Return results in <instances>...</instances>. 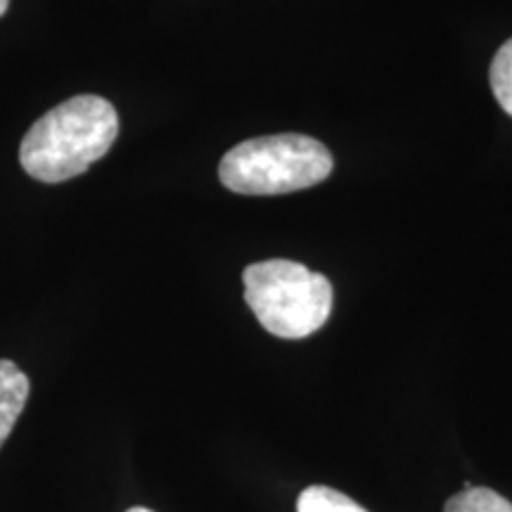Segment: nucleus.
Listing matches in <instances>:
<instances>
[{
  "instance_id": "5",
  "label": "nucleus",
  "mask_w": 512,
  "mask_h": 512,
  "mask_svg": "<svg viewBox=\"0 0 512 512\" xmlns=\"http://www.w3.org/2000/svg\"><path fill=\"white\" fill-rule=\"evenodd\" d=\"M297 512H368L354 498L330 486H309L297 498Z\"/></svg>"
},
{
  "instance_id": "3",
  "label": "nucleus",
  "mask_w": 512,
  "mask_h": 512,
  "mask_svg": "<svg viewBox=\"0 0 512 512\" xmlns=\"http://www.w3.org/2000/svg\"><path fill=\"white\" fill-rule=\"evenodd\" d=\"M245 302L261 328L283 339H304L328 323L332 285L325 275L287 259L245 268Z\"/></svg>"
},
{
  "instance_id": "4",
  "label": "nucleus",
  "mask_w": 512,
  "mask_h": 512,
  "mask_svg": "<svg viewBox=\"0 0 512 512\" xmlns=\"http://www.w3.org/2000/svg\"><path fill=\"white\" fill-rule=\"evenodd\" d=\"M29 399V377L17 368V363L0 358V446L15 430L19 415Z\"/></svg>"
},
{
  "instance_id": "6",
  "label": "nucleus",
  "mask_w": 512,
  "mask_h": 512,
  "mask_svg": "<svg viewBox=\"0 0 512 512\" xmlns=\"http://www.w3.org/2000/svg\"><path fill=\"white\" fill-rule=\"evenodd\" d=\"M444 512H512V503L494 489L486 486H470L446 503Z\"/></svg>"
},
{
  "instance_id": "8",
  "label": "nucleus",
  "mask_w": 512,
  "mask_h": 512,
  "mask_svg": "<svg viewBox=\"0 0 512 512\" xmlns=\"http://www.w3.org/2000/svg\"><path fill=\"white\" fill-rule=\"evenodd\" d=\"M8 5H10V0H0V17H3L5 12H8Z\"/></svg>"
},
{
  "instance_id": "9",
  "label": "nucleus",
  "mask_w": 512,
  "mask_h": 512,
  "mask_svg": "<svg viewBox=\"0 0 512 512\" xmlns=\"http://www.w3.org/2000/svg\"><path fill=\"white\" fill-rule=\"evenodd\" d=\"M126 512H155V510H150V508H140V505H136V508H128Z\"/></svg>"
},
{
  "instance_id": "1",
  "label": "nucleus",
  "mask_w": 512,
  "mask_h": 512,
  "mask_svg": "<svg viewBox=\"0 0 512 512\" xmlns=\"http://www.w3.org/2000/svg\"><path fill=\"white\" fill-rule=\"evenodd\" d=\"M119 117L100 95H74L43 114L19 147V162L41 183H64L86 174L112 150Z\"/></svg>"
},
{
  "instance_id": "2",
  "label": "nucleus",
  "mask_w": 512,
  "mask_h": 512,
  "mask_svg": "<svg viewBox=\"0 0 512 512\" xmlns=\"http://www.w3.org/2000/svg\"><path fill=\"white\" fill-rule=\"evenodd\" d=\"M332 174V155L302 133L252 138L226 152L219 178L238 195H287L323 183Z\"/></svg>"
},
{
  "instance_id": "7",
  "label": "nucleus",
  "mask_w": 512,
  "mask_h": 512,
  "mask_svg": "<svg viewBox=\"0 0 512 512\" xmlns=\"http://www.w3.org/2000/svg\"><path fill=\"white\" fill-rule=\"evenodd\" d=\"M491 91L501 107L512 117V38L503 43L491 62Z\"/></svg>"
}]
</instances>
